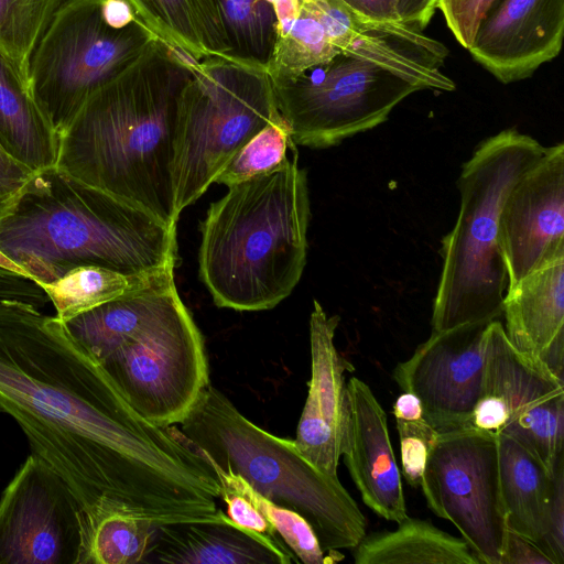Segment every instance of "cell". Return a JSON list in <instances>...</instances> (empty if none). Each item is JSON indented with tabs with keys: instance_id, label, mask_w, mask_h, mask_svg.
Masks as SVG:
<instances>
[{
	"instance_id": "obj_1",
	"label": "cell",
	"mask_w": 564,
	"mask_h": 564,
	"mask_svg": "<svg viewBox=\"0 0 564 564\" xmlns=\"http://www.w3.org/2000/svg\"><path fill=\"white\" fill-rule=\"evenodd\" d=\"M0 411L85 514L231 523L216 473L178 429L143 417L65 322L21 300H0Z\"/></svg>"
},
{
	"instance_id": "obj_2",
	"label": "cell",
	"mask_w": 564,
	"mask_h": 564,
	"mask_svg": "<svg viewBox=\"0 0 564 564\" xmlns=\"http://www.w3.org/2000/svg\"><path fill=\"white\" fill-rule=\"evenodd\" d=\"M193 62L153 40L88 97L58 137L55 165L176 227L174 126Z\"/></svg>"
},
{
	"instance_id": "obj_3",
	"label": "cell",
	"mask_w": 564,
	"mask_h": 564,
	"mask_svg": "<svg viewBox=\"0 0 564 564\" xmlns=\"http://www.w3.org/2000/svg\"><path fill=\"white\" fill-rule=\"evenodd\" d=\"M0 253L40 286L97 265L175 270L176 227L56 165L32 172L0 219Z\"/></svg>"
},
{
	"instance_id": "obj_4",
	"label": "cell",
	"mask_w": 564,
	"mask_h": 564,
	"mask_svg": "<svg viewBox=\"0 0 564 564\" xmlns=\"http://www.w3.org/2000/svg\"><path fill=\"white\" fill-rule=\"evenodd\" d=\"M311 202L296 148L274 169L231 185L200 221L199 278L218 307H275L307 259Z\"/></svg>"
},
{
	"instance_id": "obj_5",
	"label": "cell",
	"mask_w": 564,
	"mask_h": 564,
	"mask_svg": "<svg viewBox=\"0 0 564 564\" xmlns=\"http://www.w3.org/2000/svg\"><path fill=\"white\" fill-rule=\"evenodd\" d=\"M178 431L202 457L305 518L327 553L352 550L366 535V518L337 476L313 465L294 441L248 420L213 386L203 391Z\"/></svg>"
},
{
	"instance_id": "obj_6",
	"label": "cell",
	"mask_w": 564,
	"mask_h": 564,
	"mask_svg": "<svg viewBox=\"0 0 564 564\" xmlns=\"http://www.w3.org/2000/svg\"><path fill=\"white\" fill-rule=\"evenodd\" d=\"M544 151L531 135L509 128L481 141L463 164L458 216L440 249L433 330L502 315L508 275L497 240L499 214L512 186Z\"/></svg>"
},
{
	"instance_id": "obj_7",
	"label": "cell",
	"mask_w": 564,
	"mask_h": 564,
	"mask_svg": "<svg viewBox=\"0 0 564 564\" xmlns=\"http://www.w3.org/2000/svg\"><path fill=\"white\" fill-rule=\"evenodd\" d=\"M280 118L267 68L227 56L193 62L176 104L177 215L200 198L248 140Z\"/></svg>"
},
{
	"instance_id": "obj_8",
	"label": "cell",
	"mask_w": 564,
	"mask_h": 564,
	"mask_svg": "<svg viewBox=\"0 0 564 564\" xmlns=\"http://www.w3.org/2000/svg\"><path fill=\"white\" fill-rule=\"evenodd\" d=\"M97 359L147 420L180 424L210 384L204 338L174 279Z\"/></svg>"
},
{
	"instance_id": "obj_9",
	"label": "cell",
	"mask_w": 564,
	"mask_h": 564,
	"mask_svg": "<svg viewBox=\"0 0 564 564\" xmlns=\"http://www.w3.org/2000/svg\"><path fill=\"white\" fill-rule=\"evenodd\" d=\"M101 2L63 0L30 61V95L57 137L95 90L156 39L138 20L110 26Z\"/></svg>"
},
{
	"instance_id": "obj_10",
	"label": "cell",
	"mask_w": 564,
	"mask_h": 564,
	"mask_svg": "<svg viewBox=\"0 0 564 564\" xmlns=\"http://www.w3.org/2000/svg\"><path fill=\"white\" fill-rule=\"evenodd\" d=\"M273 88L293 142L311 149L330 148L373 129L417 90L387 69L343 53Z\"/></svg>"
},
{
	"instance_id": "obj_11",
	"label": "cell",
	"mask_w": 564,
	"mask_h": 564,
	"mask_svg": "<svg viewBox=\"0 0 564 564\" xmlns=\"http://www.w3.org/2000/svg\"><path fill=\"white\" fill-rule=\"evenodd\" d=\"M421 488L429 508L459 530L480 564H500L508 528L495 434L470 426L440 433Z\"/></svg>"
},
{
	"instance_id": "obj_12",
	"label": "cell",
	"mask_w": 564,
	"mask_h": 564,
	"mask_svg": "<svg viewBox=\"0 0 564 564\" xmlns=\"http://www.w3.org/2000/svg\"><path fill=\"white\" fill-rule=\"evenodd\" d=\"M478 402L505 420L500 433L519 442L554 475L564 462V380L517 350L497 319L486 328Z\"/></svg>"
},
{
	"instance_id": "obj_13",
	"label": "cell",
	"mask_w": 564,
	"mask_h": 564,
	"mask_svg": "<svg viewBox=\"0 0 564 564\" xmlns=\"http://www.w3.org/2000/svg\"><path fill=\"white\" fill-rule=\"evenodd\" d=\"M82 511L66 481L31 453L0 496V564H77Z\"/></svg>"
},
{
	"instance_id": "obj_14",
	"label": "cell",
	"mask_w": 564,
	"mask_h": 564,
	"mask_svg": "<svg viewBox=\"0 0 564 564\" xmlns=\"http://www.w3.org/2000/svg\"><path fill=\"white\" fill-rule=\"evenodd\" d=\"M488 323L433 330L394 370L398 384L419 398L423 416L438 433L470 426L482 390Z\"/></svg>"
},
{
	"instance_id": "obj_15",
	"label": "cell",
	"mask_w": 564,
	"mask_h": 564,
	"mask_svg": "<svg viewBox=\"0 0 564 564\" xmlns=\"http://www.w3.org/2000/svg\"><path fill=\"white\" fill-rule=\"evenodd\" d=\"M497 240L507 270V289L564 254L563 142L545 148L512 186L499 214Z\"/></svg>"
},
{
	"instance_id": "obj_16",
	"label": "cell",
	"mask_w": 564,
	"mask_h": 564,
	"mask_svg": "<svg viewBox=\"0 0 564 564\" xmlns=\"http://www.w3.org/2000/svg\"><path fill=\"white\" fill-rule=\"evenodd\" d=\"M327 25L337 50L371 62L420 89L453 90L441 72L448 50L403 22L365 19L340 0H307Z\"/></svg>"
},
{
	"instance_id": "obj_17",
	"label": "cell",
	"mask_w": 564,
	"mask_h": 564,
	"mask_svg": "<svg viewBox=\"0 0 564 564\" xmlns=\"http://www.w3.org/2000/svg\"><path fill=\"white\" fill-rule=\"evenodd\" d=\"M564 34V0H498L481 20L469 53L498 80L530 77L556 57Z\"/></svg>"
},
{
	"instance_id": "obj_18",
	"label": "cell",
	"mask_w": 564,
	"mask_h": 564,
	"mask_svg": "<svg viewBox=\"0 0 564 564\" xmlns=\"http://www.w3.org/2000/svg\"><path fill=\"white\" fill-rule=\"evenodd\" d=\"M340 456L365 505L388 521L408 517L387 414L371 389L358 378L346 384Z\"/></svg>"
},
{
	"instance_id": "obj_19",
	"label": "cell",
	"mask_w": 564,
	"mask_h": 564,
	"mask_svg": "<svg viewBox=\"0 0 564 564\" xmlns=\"http://www.w3.org/2000/svg\"><path fill=\"white\" fill-rule=\"evenodd\" d=\"M338 315H328L313 301L310 315L311 378L294 440L299 451L318 469L337 476L345 400V372L354 366L335 346Z\"/></svg>"
},
{
	"instance_id": "obj_20",
	"label": "cell",
	"mask_w": 564,
	"mask_h": 564,
	"mask_svg": "<svg viewBox=\"0 0 564 564\" xmlns=\"http://www.w3.org/2000/svg\"><path fill=\"white\" fill-rule=\"evenodd\" d=\"M145 562L170 564H291L288 549L237 524L182 522L158 525Z\"/></svg>"
},
{
	"instance_id": "obj_21",
	"label": "cell",
	"mask_w": 564,
	"mask_h": 564,
	"mask_svg": "<svg viewBox=\"0 0 564 564\" xmlns=\"http://www.w3.org/2000/svg\"><path fill=\"white\" fill-rule=\"evenodd\" d=\"M502 314L503 329L512 346L532 361L541 362L550 345L564 334V254L507 289Z\"/></svg>"
},
{
	"instance_id": "obj_22",
	"label": "cell",
	"mask_w": 564,
	"mask_h": 564,
	"mask_svg": "<svg viewBox=\"0 0 564 564\" xmlns=\"http://www.w3.org/2000/svg\"><path fill=\"white\" fill-rule=\"evenodd\" d=\"M496 436L507 528L533 541L550 556L547 535L554 475L511 436Z\"/></svg>"
},
{
	"instance_id": "obj_23",
	"label": "cell",
	"mask_w": 564,
	"mask_h": 564,
	"mask_svg": "<svg viewBox=\"0 0 564 564\" xmlns=\"http://www.w3.org/2000/svg\"><path fill=\"white\" fill-rule=\"evenodd\" d=\"M156 39L198 62L230 57L218 0H126Z\"/></svg>"
},
{
	"instance_id": "obj_24",
	"label": "cell",
	"mask_w": 564,
	"mask_h": 564,
	"mask_svg": "<svg viewBox=\"0 0 564 564\" xmlns=\"http://www.w3.org/2000/svg\"><path fill=\"white\" fill-rule=\"evenodd\" d=\"M0 148L31 172L56 164L58 137L1 54Z\"/></svg>"
},
{
	"instance_id": "obj_25",
	"label": "cell",
	"mask_w": 564,
	"mask_h": 564,
	"mask_svg": "<svg viewBox=\"0 0 564 564\" xmlns=\"http://www.w3.org/2000/svg\"><path fill=\"white\" fill-rule=\"evenodd\" d=\"M394 531L373 532L352 549L356 564H480L464 539L409 516Z\"/></svg>"
},
{
	"instance_id": "obj_26",
	"label": "cell",
	"mask_w": 564,
	"mask_h": 564,
	"mask_svg": "<svg viewBox=\"0 0 564 564\" xmlns=\"http://www.w3.org/2000/svg\"><path fill=\"white\" fill-rule=\"evenodd\" d=\"M230 57L267 68L278 33L297 14L300 0H218Z\"/></svg>"
},
{
	"instance_id": "obj_27",
	"label": "cell",
	"mask_w": 564,
	"mask_h": 564,
	"mask_svg": "<svg viewBox=\"0 0 564 564\" xmlns=\"http://www.w3.org/2000/svg\"><path fill=\"white\" fill-rule=\"evenodd\" d=\"M171 275H174V270L124 273L104 267L82 265L41 286L53 303L56 316L66 323L79 314L141 291Z\"/></svg>"
},
{
	"instance_id": "obj_28",
	"label": "cell",
	"mask_w": 564,
	"mask_h": 564,
	"mask_svg": "<svg viewBox=\"0 0 564 564\" xmlns=\"http://www.w3.org/2000/svg\"><path fill=\"white\" fill-rule=\"evenodd\" d=\"M158 525L128 512L108 510L80 513V547L77 564L144 563Z\"/></svg>"
},
{
	"instance_id": "obj_29",
	"label": "cell",
	"mask_w": 564,
	"mask_h": 564,
	"mask_svg": "<svg viewBox=\"0 0 564 564\" xmlns=\"http://www.w3.org/2000/svg\"><path fill=\"white\" fill-rule=\"evenodd\" d=\"M339 53L317 11L307 0H300L297 14L276 35L267 72L273 86L284 85Z\"/></svg>"
},
{
	"instance_id": "obj_30",
	"label": "cell",
	"mask_w": 564,
	"mask_h": 564,
	"mask_svg": "<svg viewBox=\"0 0 564 564\" xmlns=\"http://www.w3.org/2000/svg\"><path fill=\"white\" fill-rule=\"evenodd\" d=\"M63 0H0V54L29 90L30 61Z\"/></svg>"
},
{
	"instance_id": "obj_31",
	"label": "cell",
	"mask_w": 564,
	"mask_h": 564,
	"mask_svg": "<svg viewBox=\"0 0 564 564\" xmlns=\"http://www.w3.org/2000/svg\"><path fill=\"white\" fill-rule=\"evenodd\" d=\"M400 438L402 474L413 488H421L427 459L440 433L425 420L419 398L409 391L401 393L393 404Z\"/></svg>"
},
{
	"instance_id": "obj_32",
	"label": "cell",
	"mask_w": 564,
	"mask_h": 564,
	"mask_svg": "<svg viewBox=\"0 0 564 564\" xmlns=\"http://www.w3.org/2000/svg\"><path fill=\"white\" fill-rule=\"evenodd\" d=\"M295 145L284 119L272 121L239 149L215 183L229 187L263 174L281 164Z\"/></svg>"
},
{
	"instance_id": "obj_33",
	"label": "cell",
	"mask_w": 564,
	"mask_h": 564,
	"mask_svg": "<svg viewBox=\"0 0 564 564\" xmlns=\"http://www.w3.org/2000/svg\"><path fill=\"white\" fill-rule=\"evenodd\" d=\"M246 489L256 507L294 554L299 563L332 564L344 558L343 554H330L322 547L314 529L300 513L269 500L252 488L248 481Z\"/></svg>"
},
{
	"instance_id": "obj_34",
	"label": "cell",
	"mask_w": 564,
	"mask_h": 564,
	"mask_svg": "<svg viewBox=\"0 0 564 564\" xmlns=\"http://www.w3.org/2000/svg\"><path fill=\"white\" fill-rule=\"evenodd\" d=\"M207 462L219 480L220 498L226 503V513L229 519L237 525L254 532L276 545L288 547L250 499L246 489L247 481L238 474Z\"/></svg>"
},
{
	"instance_id": "obj_35",
	"label": "cell",
	"mask_w": 564,
	"mask_h": 564,
	"mask_svg": "<svg viewBox=\"0 0 564 564\" xmlns=\"http://www.w3.org/2000/svg\"><path fill=\"white\" fill-rule=\"evenodd\" d=\"M498 0H438L440 9L445 18L448 29L458 43L469 48L477 29Z\"/></svg>"
},
{
	"instance_id": "obj_36",
	"label": "cell",
	"mask_w": 564,
	"mask_h": 564,
	"mask_svg": "<svg viewBox=\"0 0 564 564\" xmlns=\"http://www.w3.org/2000/svg\"><path fill=\"white\" fill-rule=\"evenodd\" d=\"M564 463L554 473V490L550 511L547 552L555 564L564 562Z\"/></svg>"
},
{
	"instance_id": "obj_37",
	"label": "cell",
	"mask_w": 564,
	"mask_h": 564,
	"mask_svg": "<svg viewBox=\"0 0 564 564\" xmlns=\"http://www.w3.org/2000/svg\"><path fill=\"white\" fill-rule=\"evenodd\" d=\"M500 564H554V561L540 545L508 530Z\"/></svg>"
},
{
	"instance_id": "obj_38",
	"label": "cell",
	"mask_w": 564,
	"mask_h": 564,
	"mask_svg": "<svg viewBox=\"0 0 564 564\" xmlns=\"http://www.w3.org/2000/svg\"><path fill=\"white\" fill-rule=\"evenodd\" d=\"M358 15L380 22H401L397 0H340Z\"/></svg>"
},
{
	"instance_id": "obj_39",
	"label": "cell",
	"mask_w": 564,
	"mask_h": 564,
	"mask_svg": "<svg viewBox=\"0 0 564 564\" xmlns=\"http://www.w3.org/2000/svg\"><path fill=\"white\" fill-rule=\"evenodd\" d=\"M438 0H397L400 21L414 29H424L435 10Z\"/></svg>"
},
{
	"instance_id": "obj_40",
	"label": "cell",
	"mask_w": 564,
	"mask_h": 564,
	"mask_svg": "<svg viewBox=\"0 0 564 564\" xmlns=\"http://www.w3.org/2000/svg\"><path fill=\"white\" fill-rule=\"evenodd\" d=\"M101 11L105 21L116 29L124 28L135 20L126 0H102Z\"/></svg>"
},
{
	"instance_id": "obj_41",
	"label": "cell",
	"mask_w": 564,
	"mask_h": 564,
	"mask_svg": "<svg viewBox=\"0 0 564 564\" xmlns=\"http://www.w3.org/2000/svg\"><path fill=\"white\" fill-rule=\"evenodd\" d=\"M25 180L0 178V219L15 199Z\"/></svg>"
},
{
	"instance_id": "obj_42",
	"label": "cell",
	"mask_w": 564,
	"mask_h": 564,
	"mask_svg": "<svg viewBox=\"0 0 564 564\" xmlns=\"http://www.w3.org/2000/svg\"><path fill=\"white\" fill-rule=\"evenodd\" d=\"M0 265H1V267H4V268H8V269H10V270L18 271V272L22 273V272L19 270V268H18L14 263H12L10 260H8V259H7L4 256H2L1 253H0ZM22 274H23V273H22Z\"/></svg>"
},
{
	"instance_id": "obj_43",
	"label": "cell",
	"mask_w": 564,
	"mask_h": 564,
	"mask_svg": "<svg viewBox=\"0 0 564 564\" xmlns=\"http://www.w3.org/2000/svg\"><path fill=\"white\" fill-rule=\"evenodd\" d=\"M0 150H1V148H0ZM1 151H2V150H1Z\"/></svg>"
}]
</instances>
